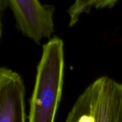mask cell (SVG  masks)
Masks as SVG:
<instances>
[{"label": "cell", "mask_w": 122, "mask_h": 122, "mask_svg": "<svg viewBox=\"0 0 122 122\" xmlns=\"http://www.w3.org/2000/svg\"><path fill=\"white\" fill-rule=\"evenodd\" d=\"M64 42L53 36L42 46L30 99L29 122H54L64 83Z\"/></svg>", "instance_id": "6da1fadb"}, {"label": "cell", "mask_w": 122, "mask_h": 122, "mask_svg": "<svg viewBox=\"0 0 122 122\" xmlns=\"http://www.w3.org/2000/svg\"><path fill=\"white\" fill-rule=\"evenodd\" d=\"M10 8L17 27L21 34L39 44L44 39H50L54 32V14L51 5L39 0H4Z\"/></svg>", "instance_id": "7a4b0ae2"}, {"label": "cell", "mask_w": 122, "mask_h": 122, "mask_svg": "<svg viewBox=\"0 0 122 122\" xmlns=\"http://www.w3.org/2000/svg\"><path fill=\"white\" fill-rule=\"evenodd\" d=\"M82 93L89 102L95 122H122V83L102 76Z\"/></svg>", "instance_id": "3957f363"}, {"label": "cell", "mask_w": 122, "mask_h": 122, "mask_svg": "<svg viewBox=\"0 0 122 122\" xmlns=\"http://www.w3.org/2000/svg\"><path fill=\"white\" fill-rule=\"evenodd\" d=\"M25 83L16 71L0 69V122H26Z\"/></svg>", "instance_id": "277c9868"}, {"label": "cell", "mask_w": 122, "mask_h": 122, "mask_svg": "<svg viewBox=\"0 0 122 122\" xmlns=\"http://www.w3.org/2000/svg\"><path fill=\"white\" fill-rule=\"evenodd\" d=\"M120 0H75L67 10L69 27H72L79 20L81 15L87 14L92 9L111 8Z\"/></svg>", "instance_id": "5b68a950"}]
</instances>
